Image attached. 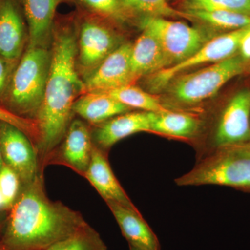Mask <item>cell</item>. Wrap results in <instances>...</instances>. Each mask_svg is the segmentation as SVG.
I'll return each mask as SVG.
<instances>
[{
	"label": "cell",
	"mask_w": 250,
	"mask_h": 250,
	"mask_svg": "<svg viewBox=\"0 0 250 250\" xmlns=\"http://www.w3.org/2000/svg\"><path fill=\"white\" fill-rule=\"evenodd\" d=\"M51 60V47L27 45L1 100L8 110L35 120L45 96Z\"/></svg>",
	"instance_id": "3957f363"
},
{
	"label": "cell",
	"mask_w": 250,
	"mask_h": 250,
	"mask_svg": "<svg viewBox=\"0 0 250 250\" xmlns=\"http://www.w3.org/2000/svg\"><path fill=\"white\" fill-rule=\"evenodd\" d=\"M0 250H11L8 249L7 248H6V247L3 246V245H1V243H0Z\"/></svg>",
	"instance_id": "1f68e13d"
},
{
	"label": "cell",
	"mask_w": 250,
	"mask_h": 250,
	"mask_svg": "<svg viewBox=\"0 0 250 250\" xmlns=\"http://www.w3.org/2000/svg\"><path fill=\"white\" fill-rule=\"evenodd\" d=\"M86 223L79 212L49 200L39 175L23 186L0 243L11 250H45Z\"/></svg>",
	"instance_id": "7a4b0ae2"
},
{
	"label": "cell",
	"mask_w": 250,
	"mask_h": 250,
	"mask_svg": "<svg viewBox=\"0 0 250 250\" xmlns=\"http://www.w3.org/2000/svg\"><path fill=\"white\" fill-rule=\"evenodd\" d=\"M105 92L118 102L131 108L143 111L159 113L167 111L160 99L154 94L145 91L134 84L125 85L116 89Z\"/></svg>",
	"instance_id": "44dd1931"
},
{
	"label": "cell",
	"mask_w": 250,
	"mask_h": 250,
	"mask_svg": "<svg viewBox=\"0 0 250 250\" xmlns=\"http://www.w3.org/2000/svg\"><path fill=\"white\" fill-rule=\"evenodd\" d=\"M29 42V29L21 0H0V54L19 62Z\"/></svg>",
	"instance_id": "7c38bea8"
},
{
	"label": "cell",
	"mask_w": 250,
	"mask_h": 250,
	"mask_svg": "<svg viewBox=\"0 0 250 250\" xmlns=\"http://www.w3.org/2000/svg\"><path fill=\"white\" fill-rule=\"evenodd\" d=\"M185 12L225 10L250 16V0H184Z\"/></svg>",
	"instance_id": "484cf974"
},
{
	"label": "cell",
	"mask_w": 250,
	"mask_h": 250,
	"mask_svg": "<svg viewBox=\"0 0 250 250\" xmlns=\"http://www.w3.org/2000/svg\"><path fill=\"white\" fill-rule=\"evenodd\" d=\"M250 27L215 36L183 62L147 75L146 84L148 90L152 93L163 91L171 81L184 72L198 65L215 63L233 57L239 48L242 38Z\"/></svg>",
	"instance_id": "ba28073f"
},
{
	"label": "cell",
	"mask_w": 250,
	"mask_h": 250,
	"mask_svg": "<svg viewBox=\"0 0 250 250\" xmlns=\"http://www.w3.org/2000/svg\"><path fill=\"white\" fill-rule=\"evenodd\" d=\"M51 49L45 96L35 118L39 133L38 147L43 159L65 137L72 123L74 103L85 93L77 67L76 17L55 21Z\"/></svg>",
	"instance_id": "6da1fadb"
},
{
	"label": "cell",
	"mask_w": 250,
	"mask_h": 250,
	"mask_svg": "<svg viewBox=\"0 0 250 250\" xmlns=\"http://www.w3.org/2000/svg\"><path fill=\"white\" fill-rule=\"evenodd\" d=\"M178 187L214 185L250 192V142L215 149L174 179Z\"/></svg>",
	"instance_id": "277c9868"
},
{
	"label": "cell",
	"mask_w": 250,
	"mask_h": 250,
	"mask_svg": "<svg viewBox=\"0 0 250 250\" xmlns=\"http://www.w3.org/2000/svg\"><path fill=\"white\" fill-rule=\"evenodd\" d=\"M29 29L28 45L51 47L56 12L65 0H21Z\"/></svg>",
	"instance_id": "9a60e30c"
},
{
	"label": "cell",
	"mask_w": 250,
	"mask_h": 250,
	"mask_svg": "<svg viewBox=\"0 0 250 250\" xmlns=\"http://www.w3.org/2000/svg\"><path fill=\"white\" fill-rule=\"evenodd\" d=\"M204 122L190 112L167 110L152 113L151 133L173 139L196 141L203 131Z\"/></svg>",
	"instance_id": "e0dca14e"
},
{
	"label": "cell",
	"mask_w": 250,
	"mask_h": 250,
	"mask_svg": "<svg viewBox=\"0 0 250 250\" xmlns=\"http://www.w3.org/2000/svg\"><path fill=\"white\" fill-rule=\"evenodd\" d=\"M250 142V90L244 89L230 99L219 115L208 142L198 151L197 159L215 149Z\"/></svg>",
	"instance_id": "9c48e42d"
},
{
	"label": "cell",
	"mask_w": 250,
	"mask_h": 250,
	"mask_svg": "<svg viewBox=\"0 0 250 250\" xmlns=\"http://www.w3.org/2000/svg\"><path fill=\"white\" fill-rule=\"evenodd\" d=\"M0 149L4 164L18 174L23 186L39 175L36 150L30 138L14 125L0 121Z\"/></svg>",
	"instance_id": "30bf717a"
},
{
	"label": "cell",
	"mask_w": 250,
	"mask_h": 250,
	"mask_svg": "<svg viewBox=\"0 0 250 250\" xmlns=\"http://www.w3.org/2000/svg\"><path fill=\"white\" fill-rule=\"evenodd\" d=\"M18 174L4 164L0 170V210L11 208L20 194Z\"/></svg>",
	"instance_id": "4316f807"
},
{
	"label": "cell",
	"mask_w": 250,
	"mask_h": 250,
	"mask_svg": "<svg viewBox=\"0 0 250 250\" xmlns=\"http://www.w3.org/2000/svg\"><path fill=\"white\" fill-rule=\"evenodd\" d=\"M129 246L139 250H161L160 242L138 209L106 202Z\"/></svg>",
	"instance_id": "4fadbf2b"
},
{
	"label": "cell",
	"mask_w": 250,
	"mask_h": 250,
	"mask_svg": "<svg viewBox=\"0 0 250 250\" xmlns=\"http://www.w3.org/2000/svg\"><path fill=\"white\" fill-rule=\"evenodd\" d=\"M131 47L132 44L129 42L121 44L96 68L83 77L85 93L108 91L134 84L137 80L131 65Z\"/></svg>",
	"instance_id": "8fae6325"
},
{
	"label": "cell",
	"mask_w": 250,
	"mask_h": 250,
	"mask_svg": "<svg viewBox=\"0 0 250 250\" xmlns=\"http://www.w3.org/2000/svg\"><path fill=\"white\" fill-rule=\"evenodd\" d=\"M77 67L83 77L93 71L119 47V39L111 29V21L82 12L77 15Z\"/></svg>",
	"instance_id": "52a82bcc"
},
{
	"label": "cell",
	"mask_w": 250,
	"mask_h": 250,
	"mask_svg": "<svg viewBox=\"0 0 250 250\" xmlns=\"http://www.w3.org/2000/svg\"><path fill=\"white\" fill-rule=\"evenodd\" d=\"M238 50L243 60H250V27L242 38Z\"/></svg>",
	"instance_id": "f546056e"
},
{
	"label": "cell",
	"mask_w": 250,
	"mask_h": 250,
	"mask_svg": "<svg viewBox=\"0 0 250 250\" xmlns=\"http://www.w3.org/2000/svg\"><path fill=\"white\" fill-rule=\"evenodd\" d=\"M129 250H139L136 249V248H134V247L129 246Z\"/></svg>",
	"instance_id": "d6a6232c"
},
{
	"label": "cell",
	"mask_w": 250,
	"mask_h": 250,
	"mask_svg": "<svg viewBox=\"0 0 250 250\" xmlns=\"http://www.w3.org/2000/svg\"><path fill=\"white\" fill-rule=\"evenodd\" d=\"M153 112H126L102 123L95 131V141L100 149H107L131 135L151 132Z\"/></svg>",
	"instance_id": "5bb4252c"
},
{
	"label": "cell",
	"mask_w": 250,
	"mask_h": 250,
	"mask_svg": "<svg viewBox=\"0 0 250 250\" xmlns=\"http://www.w3.org/2000/svg\"><path fill=\"white\" fill-rule=\"evenodd\" d=\"M244 66L241 56L234 55L197 71L181 74L166 86L163 104L172 111L195 107L215 96L229 81L243 72Z\"/></svg>",
	"instance_id": "5b68a950"
},
{
	"label": "cell",
	"mask_w": 250,
	"mask_h": 250,
	"mask_svg": "<svg viewBox=\"0 0 250 250\" xmlns=\"http://www.w3.org/2000/svg\"><path fill=\"white\" fill-rule=\"evenodd\" d=\"M4 165V159H3L2 154H1V149H0V170L2 168L3 166Z\"/></svg>",
	"instance_id": "4dcf8cb0"
},
{
	"label": "cell",
	"mask_w": 250,
	"mask_h": 250,
	"mask_svg": "<svg viewBox=\"0 0 250 250\" xmlns=\"http://www.w3.org/2000/svg\"><path fill=\"white\" fill-rule=\"evenodd\" d=\"M18 62H11L0 54V100H2Z\"/></svg>",
	"instance_id": "f1b7e54d"
},
{
	"label": "cell",
	"mask_w": 250,
	"mask_h": 250,
	"mask_svg": "<svg viewBox=\"0 0 250 250\" xmlns=\"http://www.w3.org/2000/svg\"><path fill=\"white\" fill-rule=\"evenodd\" d=\"M187 13L192 19L195 18L217 29L231 31L250 27V16L233 11L209 10Z\"/></svg>",
	"instance_id": "603a6c76"
},
{
	"label": "cell",
	"mask_w": 250,
	"mask_h": 250,
	"mask_svg": "<svg viewBox=\"0 0 250 250\" xmlns=\"http://www.w3.org/2000/svg\"><path fill=\"white\" fill-rule=\"evenodd\" d=\"M82 12L94 15L110 21L122 22L128 17L121 0H69Z\"/></svg>",
	"instance_id": "d4e9b609"
},
{
	"label": "cell",
	"mask_w": 250,
	"mask_h": 250,
	"mask_svg": "<svg viewBox=\"0 0 250 250\" xmlns=\"http://www.w3.org/2000/svg\"><path fill=\"white\" fill-rule=\"evenodd\" d=\"M131 65L136 80L164 67V57L160 43L151 31L142 29L131 47Z\"/></svg>",
	"instance_id": "ffe728a7"
},
{
	"label": "cell",
	"mask_w": 250,
	"mask_h": 250,
	"mask_svg": "<svg viewBox=\"0 0 250 250\" xmlns=\"http://www.w3.org/2000/svg\"><path fill=\"white\" fill-rule=\"evenodd\" d=\"M0 121L14 125L18 129L22 130L30 139H36L38 142L39 127L35 120L18 116L7 108L0 106Z\"/></svg>",
	"instance_id": "83f0119b"
},
{
	"label": "cell",
	"mask_w": 250,
	"mask_h": 250,
	"mask_svg": "<svg viewBox=\"0 0 250 250\" xmlns=\"http://www.w3.org/2000/svg\"><path fill=\"white\" fill-rule=\"evenodd\" d=\"M83 175L105 202H115L137 209L117 179L103 150L97 146L93 147L91 160Z\"/></svg>",
	"instance_id": "2e32d148"
},
{
	"label": "cell",
	"mask_w": 250,
	"mask_h": 250,
	"mask_svg": "<svg viewBox=\"0 0 250 250\" xmlns=\"http://www.w3.org/2000/svg\"><path fill=\"white\" fill-rule=\"evenodd\" d=\"M63 139L62 159L74 170L84 174L94 147L88 126L80 120L72 121Z\"/></svg>",
	"instance_id": "ac0fdd59"
},
{
	"label": "cell",
	"mask_w": 250,
	"mask_h": 250,
	"mask_svg": "<svg viewBox=\"0 0 250 250\" xmlns=\"http://www.w3.org/2000/svg\"><path fill=\"white\" fill-rule=\"evenodd\" d=\"M140 26L157 38L164 54V68L189 58L210 39L198 28L166 18L145 16Z\"/></svg>",
	"instance_id": "8992f818"
},
{
	"label": "cell",
	"mask_w": 250,
	"mask_h": 250,
	"mask_svg": "<svg viewBox=\"0 0 250 250\" xmlns=\"http://www.w3.org/2000/svg\"><path fill=\"white\" fill-rule=\"evenodd\" d=\"M128 17L135 14L163 18H181L191 21L192 18L185 11L174 9L167 0H121Z\"/></svg>",
	"instance_id": "7402d4cb"
},
{
	"label": "cell",
	"mask_w": 250,
	"mask_h": 250,
	"mask_svg": "<svg viewBox=\"0 0 250 250\" xmlns=\"http://www.w3.org/2000/svg\"><path fill=\"white\" fill-rule=\"evenodd\" d=\"M131 109L103 91L83 93L75 102L72 107L73 113L93 124L104 123Z\"/></svg>",
	"instance_id": "d6986e66"
},
{
	"label": "cell",
	"mask_w": 250,
	"mask_h": 250,
	"mask_svg": "<svg viewBox=\"0 0 250 250\" xmlns=\"http://www.w3.org/2000/svg\"><path fill=\"white\" fill-rule=\"evenodd\" d=\"M45 250H107L101 236L88 223Z\"/></svg>",
	"instance_id": "cb8c5ba5"
}]
</instances>
